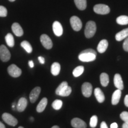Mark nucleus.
I'll use <instances>...</instances> for the list:
<instances>
[{
  "label": "nucleus",
  "mask_w": 128,
  "mask_h": 128,
  "mask_svg": "<svg viewBox=\"0 0 128 128\" xmlns=\"http://www.w3.org/2000/svg\"><path fill=\"white\" fill-rule=\"evenodd\" d=\"M124 105H125L126 107H128V95H126L125 96V97H124Z\"/></svg>",
  "instance_id": "obj_36"
},
{
  "label": "nucleus",
  "mask_w": 128,
  "mask_h": 128,
  "mask_svg": "<svg viewBox=\"0 0 128 128\" xmlns=\"http://www.w3.org/2000/svg\"><path fill=\"white\" fill-rule=\"evenodd\" d=\"M108 42L107 40L103 39L101 40L97 46V50L100 54H103V53L105 52L106 50L108 49Z\"/></svg>",
  "instance_id": "obj_18"
},
{
  "label": "nucleus",
  "mask_w": 128,
  "mask_h": 128,
  "mask_svg": "<svg viewBox=\"0 0 128 128\" xmlns=\"http://www.w3.org/2000/svg\"><path fill=\"white\" fill-rule=\"evenodd\" d=\"M71 126L74 128H86L87 124L84 120L79 118H74L71 120Z\"/></svg>",
  "instance_id": "obj_12"
},
{
  "label": "nucleus",
  "mask_w": 128,
  "mask_h": 128,
  "mask_svg": "<svg viewBox=\"0 0 128 128\" xmlns=\"http://www.w3.org/2000/svg\"><path fill=\"white\" fill-rule=\"evenodd\" d=\"M96 30H97V27H96V24L93 21H89L86 24V28H85L84 33L85 36L87 38H92L95 34Z\"/></svg>",
  "instance_id": "obj_3"
},
{
  "label": "nucleus",
  "mask_w": 128,
  "mask_h": 128,
  "mask_svg": "<svg viewBox=\"0 0 128 128\" xmlns=\"http://www.w3.org/2000/svg\"><path fill=\"white\" fill-rule=\"evenodd\" d=\"M48 104V99L46 97H44L40 100L39 103L38 104L36 108V111L38 113H42L45 109L46 106Z\"/></svg>",
  "instance_id": "obj_21"
},
{
  "label": "nucleus",
  "mask_w": 128,
  "mask_h": 128,
  "mask_svg": "<svg viewBox=\"0 0 128 128\" xmlns=\"http://www.w3.org/2000/svg\"><path fill=\"white\" fill-rule=\"evenodd\" d=\"M38 60H39V61L40 62V63L42 64H44V57L42 56H39L38 57Z\"/></svg>",
  "instance_id": "obj_34"
},
{
  "label": "nucleus",
  "mask_w": 128,
  "mask_h": 128,
  "mask_svg": "<svg viewBox=\"0 0 128 128\" xmlns=\"http://www.w3.org/2000/svg\"><path fill=\"white\" fill-rule=\"evenodd\" d=\"M2 119L6 124L10 126H15L18 124V120L16 118L10 113H4L2 115Z\"/></svg>",
  "instance_id": "obj_4"
},
{
  "label": "nucleus",
  "mask_w": 128,
  "mask_h": 128,
  "mask_svg": "<svg viewBox=\"0 0 128 128\" xmlns=\"http://www.w3.org/2000/svg\"><path fill=\"white\" fill-rule=\"evenodd\" d=\"M16 106V103H15V102H14V103H12V109H14V108H15Z\"/></svg>",
  "instance_id": "obj_41"
},
{
  "label": "nucleus",
  "mask_w": 128,
  "mask_h": 128,
  "mask_svg": "<svg viewBox=\"0 0 128 128\" xmlns=\"http://www.w3.org/2000/svg\"><path fill=\"white\" fill-rule=\"evenodd\" d=\"M28 106V100L25 97H22L19 99L18 103L16 105L17 111L19 112H22L26 109Z\"/></svg>",
  "instance_id": "obj_14"
},
{
  "label": "nucleus",
  "mask_w": 128,
  "mask_h": 128,
  "mask_svg": "<svg viewBox=\"0 0 128 128\" xmlns=\"http://www.w3.org/2000/svg\"><path fill=\"white\" fill-rule=\"evenodd\" d=\"M114 84L117 88L122 90L124 88V85L123 82L122 76L119 74H115L114 76Z\"/></svg>",
  "instance_id": "obj_15"
},
{
  "label": "nucleus",
  "mask_w": 128,
  "mask_h": 128,
  "mask_svg": "<svg viewBox=\"0 0 128 128\" xmlns=\"http://www.w3.org/2000/svg\"><path fill=\"white\" fill-rule=\"evenodd\" d=\"M0 128H6V126L1 121H0Z\"/></svg>",
  "instance_id": "obj_40"
},
{
  "label": "nucleus",
  "mask_w": 128,
  "mask_h": 128,
  "mask_svg": "<svg viewBox=\"0 0 128 128\" xmlns=\"http://www.w3.org/2000/svg\"><path fill=\"white\" fill-rule=\"evenodd\" d=\"M40 92L41 88L40 87H36L32 90L29 96L30 101L32 103H34L36 102L38 97H39L40 93Z\"/></svg>",
  "instance_id": "obj_11"
},
{
  "label": "nucleus",
  "mask_w": 128,
  "mask_h": 128,
  "mask_svg": "<svg viewBox=\"0 0 128 128\" xmlns=\"http://www.w3.org/2000/svg\"><path fill=\"white\" fill-rule=\"evenodd\" d=\"M21 46H22L27 52L28 53V54L32 53V50H33L31 44H30L26 40L23 41L21 43Z\"/></svg>",
  "instance_id": "obj_26"
},
{
  "label": "nucleus",
  "mask_w": 128,
  "mask_h": 128,
  "mask_svg": "<svg viewBox=\"0 0 128 128\" xmlns=\"http://www.w3.org/2000/svg\"><path fill=\"white\" fill-rule=\"evenodd\" d=\"M122 92L120 90L118 89L113 92L112 98V103L113 105H116L119 103L121 97Z\"/></svg>",
  "instance_id": "obj_19"
},
{
  "label": "nucleus",
  "mask_w": 128,
  "mask_h": 128,
  "mask_svg": "<svg viewBox=\"0 0 128 128\" xmlns=\"http://www.w3.org/2000/svg\"><path fill=\"white\" fill-rule=\"evenodd\" d=\"M18 128H24L22 127V126H20V127H18Z\"/></svg>",
  "instance_id": "obj_45"
},
{
  "label": "nucleus",
  "mask_w": 128,
  "mask_h": 128,
  "mask_svg": "<svg viewBox=\"0 0 128 128\" xmlns=\"http://www.w3.org/2000/svg\"><path fill=\"white\" fill-rule=\"evenodd\" d=\"M5 39H6V43H7V45L9 47L12 48L14 46V39L12 34L11 33H8L5 37Z\"/></svg>",
  "instance_id": "obj_25"
},
{
  "label": "nucleus",
  "mask_w": 128,
  "mask_h": 128,
  "mask_svg": "<svg viewBox=\"0 0 128 128\" xmlns=\"http://www.w3.org/2000/svg\"><path fill=\"white\" fill-rule=\"evenodd\" d=\"M12 32H13L16 36H18V37L23 36L24 33L22 27H21V26L18 23H14L12 24Z\"/></svg>",
  "instance_id": "obj_16"
},
{
  "label": "nucleus",
  "mask_w": 128,
  "mask_h": 128,
  "mask_svg": "<svg viewBox=\"0 0 128 128\" xmlns=\"http://www.w3.org/2000/svg\"><path fill=\"white\" fill-rule=\"evenodd\" d=\"M100 128H108V125L105 122H102L100 124Z\"/></svg>",
  "instance_id": "obj_35"
},
{
  "label": "nucleus",
  "mask_w": 128,
  "mask_h": 128,
  "mask_svg": "<svg viewBox=\"0 0 128 128\" xmlns=\"http://www.w3.org/2000/svg\"><path fill=\"white\" fill-rule=\"evenodd\" d=\"M117 23L120 25L128 24V17L126 16H120L116 19Z\"/></svg>",
  "instance_id": "obj_27"
},
{
  "label": "nucleus",
  "mask_w": 128,
  "mask_h": 128,
  "mask_svg": "<svg viewBox=\"0 0 128 128\" xmlns=\"http://www.w3.org/2000/svg\"><path fill=\"white\" fill-rule=\"evenodd\" d=\"M118 125L116 123H113V124H111L110 125V128H118Z\"/></svg>",
  "instance_id": "obj_37"
},
{
  "label": "nucleus",
  "mask_w": 128,
  "mask_h": 128,
  "mask_svg": "<svg viewBox=\"0 0 128 128\" xmlns=\"http://www.w3.org/2000/svg\"><path fill=\"white\" fill-rule=\"evenodd\" d=\"M97 122H98V118L97 116L96 115L92 116L90 119V127L92 128H94L96 127L97 124Z\"/></svg>",
  "instance_id": "obj_30"
},
{
  "label": "nucleus",
  "mask_w": 128,
  "mask_h": 128,
  "mask_svg": "<svg viewBox=\"0 0 128 128\" xmlns=\"http://www.w3.org/2000/svg\"><path fill=\"white\" fill-rule=\"evenodd\" d=\"M30 119H31L32 121H33V120H34V118H30Z\"/></svg>",
  "instance_id": "obj_43"
},
{
  "label": "nucleus",
  "mask_w": 128,
  "mask_h": 128,
  "mask_svg": "<svg viewBox=\"0 0 128 128\" xmlns=\"http://www.w3.org/2000/svg\"><path fill=\"white\" fill-rule=\"evenodd\" d=\"M52 28L54 34L56 36L60 37L62 36V34H63V28H62L61 24L59 22L56 21V22H54L53 23Z\"/></svg>",
  "instance_id": "obj_13"
},
{
  "label": "nucleus",
  "mask_w": 128,
  "mask_h": 128,
  "mask_svg": "<svg viewBox=\"0 0 128 128\" xmlns=\"http://www.w3.org/2000/svg\"><path fill=\"white\" fill-rule=\"evenodd\" d=\"M63 103L60 100H55L52 104V108L56 110H58L61 108Z\"/></svg>",
  "instance_id": "obj_29"
},
{
  "label": "nucleus",
  "mask_w": 128,
  "mask_h": 128,
  "mask_svg": "<svg viewBox=\"0 0 128 128\" xmlns=\"http://www.w3.org/2000/svg\"><path fill=\"white\" fill-rule=\"evenodd\" d=\"M123 48H124V50H125L126 52H128V37L124 40V44H123Z\"/></svg>",
  "instance_id": "obj_33"
},
{
  "label": "nucleus",
  "mask_w": 128,
  "mask_h": 128,
  "mask_svg": "<svg viewBox=\"0 0 128 128\" xmlns=\"http://www.w3.org/2000/svg\"><path fill=\"white\" fill-rule=\"evenodd\" d=\"M100 82L103 87H107L109 83V77L106 73H102L100 75Z\"/></svg>",
  "instance_id": "obj_24"
},
{
  "label": "nucleus",
  "mask_w": 128,
  "mask_h": 128,
  "mask_svg": "<svg viewBox=\"0 0 128 128\" xmlns=\"http://www.w3.org/2000/svg\"><path fill=\"white\" fill-rule=\"evenodd\" d=\"M94 12L96 13L102 15L108 14L110 12V9L108 6L105 4H96L94 7Z\"/></svg>",
  "instance_id": "obj_5"
},
{
  "label": "nucleus",
  "mask_w": 128,
  "mask_h": 128,
  "mask_svg": "<svg viewBox=\"0 0 128 128\" xmlns=\"http://www.w3.org/2000/svg\"><path fill=\"white\" fill-rule=\"evenodd\" d=\"M11 54L5 45L0 46V59L2 62H7L10 60Z\"/></svg>",
  "instance_id": "obj_7"
},
{
  "label": "nucleus",
  "mask_w": 128,
  "mask_h": 128,
  "mask_svg": "<svg viewBox=\"0 0 128 128\" xmlns=\"http://www.w3.org/2000/svg\"><path fill=\"white\" fill-rule=\"evenodd\" d=\"M40 39V42L43 46L46 49H50L52 48L53 44L52 40L47 34H42Z\"/></svg>",
  "instance_id": "obj_9"
},
{
  "label": "nucleus",
  "mask_w": 128,
  "mask_h": 128,
  "mask_svg": "<svg viewBox=\"0 0 128 128\" xmlns=\"http://www.w3.org/2000/svg\"><path fill=\"white\" fill-rule=\"evenodd\" d=\"M122 128H128V124L124 123L122 125Z\"/></svg>",
  "instance_id": "obj_39"
},
{
  "label": "nucleus",
  "mask_w": 128,
  "mask_h": 128,
  "mask_svg": "<svg viewBox=\"0 0 128 128\" xmlns=\"http://www.w3.org/2000/svg\"><path fill=\"white\" fill-rule=\"evenodd\" d=\"M60 70V65L58 62H54L51 66V73L53 76H56L59 75Z\"/></svg>",
  "instance_id": "obj_22"
},
{
  "label": "nucleus",
  "mask_w": 128,
  "mask_h": 128,
  "mask_svg": "<svg viewBox=\"0 0 128 128\" xmlns=\"http://www.w3.org/2000/svg\"><path fill=\"white\" fill-rule=\"evenodd\" d=\"M70 24H71V26L73 30L76 32L80 31L82 26V24L81 20H80L79 17H76V16H72V17H71V18H70Z\"/></svg>",
  "instance_id": "obj_8"
},
{
  "label": "nucleus",
  "mask_w": 128,
  "mask_h": 128,
  "mask_svg": "<svg viewBox=\"0 0 128 128\" xmlns=\"http://www.w3.org/2000/svg\"><path fill=\"white\" fill-rule=\"evenodd\" d=\"M51 128H60V127H59V126H57V125H55V126H52V127Z\"/></svg>",
  "instance_id": "obj_42"
},
{
  "label": "nucleus",
  "mask_w": 128,
  "mask_h": 128,
  "mask_svg": "<svg viewBox=\"0 0 128 128\" xmlns=\"http://www.w3.org/2000/svg\"><path fill=\"white\" fill-rule=\"evenodd\" d=\"M10 1H11V2H13V1H16V0H9Z\"/></svg>",
  "instance_id": "obj_44"
},
{
  "label": "nucleus",
  "mask_w": 128,
  "mask_h": 128,
  "mask_svg": "<svg viewBox=\"0 0 128 128\" xmlns=\"http://www.w3.org/2000/svg\"><path fill=\"white\" fill-rule=\"evenodd\" d=\"M84 68L83 66H78L76 67V68L72 72L73 76H75V77H78L81 76L82 74L84 72Z\"/></svg>",
  "instance_id": "obj_28"
},
{
  "label": "nucleus",
  "mask_w": 128,
  "mask_h": 128,
  "mask_svg": "<svg viewBox=\"0 0 128 128\" xmlns=\"http://www.w3.org/2000/svg\"><path fill=\"white\" fill-rule=\"evenodd\" d=\"M97 54L92 49H87L83 50L78 56L79 60L82 62H92L96 59Z\"/></svg>",
  "instance_id": "obj_1"
},
{
  "label": "nucleus",
  "mask_w": 128,
  "mask_h": 128,
  "mask_svg": "<svg viewBox=\"0 0 128 128\" xmlns=\"http://www.w3.org/2000/svg\"><path fill=\"white\" fill-rule=\"evenodd\" d=\"M72 92V88L71 87L68 86V82L64 81L60 84L56 90L55 92L58 96L62 97H66L70 96Z\"/></svg>",
  "instance_id": "obj_2"
},
{
  "label": "nucleus",
  "mask_w": 128,
  "mask_h": 128,
  "mask_svg": "<svg viewBox=\"0 0 128 128\" xmlns=\"http://www.w3.org/2000/svg\"><path fill=\"white\" fill-rule=\"evenodd\" d=\"M7 16V10L4 6H0V17H5Z\"/></svg>",
  "instance_id": "obj_32"
},
{
  "label": "nucleus",
  "mask_w": 128,
  "mask_h": 128,
  "mask_svg": "<svg viewBox=\"0 0 128 128\" xmlns=\"http://www.w3.org/2000/svg\"><path fill=\"white\" fill-rule=\"evenodd\" d=\"M121 119L124 121V123L128 124V112H123L122 113L120 114Z\"/></svg>",
  "instance_id": "obj_31"
},
{
  "label": "nucleus",
  "mask_w": 128,
  "mask_h": 128,
  "mask_svg": "<svg viewBox=\"0 0 128 128\" xmlns=\"http://www.w3.org/2000/svg\"><path fill=\"white\" fill-rule=\"evenodd\" d=\"M8 73L10 76L14 78L19 77L22 75V71L20 68H19L15 64H12L8 67Z\"/></svg>",
  "instance_id": "obj_6"
},
{
  "label": "nucleus",
  "mask_w": 128,
  "mask_h": 128,
  "mask_svg": "<svg viewBox=\"0 0 128 128\" xmlns=\"http://www.w3.org/2000/svg\"><path fill=\"white\" fill-rule=\"evenodd\" d=\"M94 95H95L96 98L97 99V100L98 101V103H102L105 100L104 94L103 92L99 88H96L94 90Z\"/></svg>",
  "instance_id": "obj_17"
},
{
  "label": "nucleus",
  "mask_w": 128,
  "mask_h": 128,
  "mask_svg": "<svg viewBox=\"0 0 128 128\" xmlns=\"http://www.w3.org/2000/svg\"><path fill=\"white\" fill-rule=\"evenodd\" d=\"M74 2L80 10H84L87 7V0H74Z\"/></svg>",
  "instance_id": "obj_23"
},
{
  "label": "nucleus",
  "mask_w": 128,
  "mask_h": 128,
  "mask_svg": "<svg viewBox=\"0 0 128 128\" xmlns=\"http://www.w3.org/2000/svg\"><path fill=\"white\" fill-rule=\"evenodd\" d=\"M28 65H29L30 68H33L34 67V63H33V60H29L28 61Z\"/></svg>",
  "instance_id": "obj_38"
},
{
  "label": "nucleus",
  "mask_w": 128,
  "mask_h": 128,
  "mask_svg": "<svg viewBox=\"0 0 128 128\" xmlns=\"http://www.w3.org/2000/svg\"><path fill=\"white\" fill-rule=\"evenodd\" d=\"M81 91L83 96L86 97H90L92 92V85L89 82H84L81 87Z\"/></svg>",
  "instance_id": "obj_10"
},
{
  "label": "nucleus",
  "mask_w": 128,
  "mask_h": 128,
  "mask_svg": "<svg viewBox=\"0 0 128 128\" xmlns=\"http://www.w3.org/2000/svg\"><path fill=\"white\" fill-rule=\"evenodd\" d=\"M127 37H128V28H124L117 33L115 36V38L117 41H122V40L125 39Z\"/></svg>",
  "instance_id": "obj_20"
}]
</instances>
